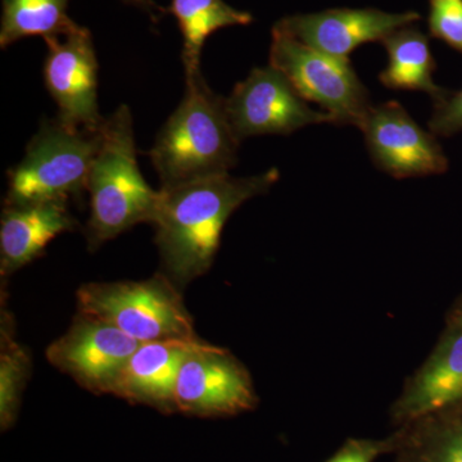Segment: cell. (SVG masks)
<instances>
[{
	"label": "cell",
	"instance_id": "5",
	"mask_svg": "<svg viewBox=\"0 0 462 462\" xmlns=\"http://www.w3.org/2000/svg\"><path fill=\"white\" fill-rule=\"evenodd\" d=\"M102 130L75 129L57 118L44 121L25 157L8 172L5 205L80 199L102 144Z\"/></svg>",
	"mask_w": 462,
	"mask_h": 462
},
{
	"label": "cell",
	"instance_id": "4",
	"mask_svg": "<svg viewBox=\"0 0 462 462\" xmlns=\"http://www.w3.org/2000/svg\"><path fill=\"white\" fill-rule=\"evenodd\" d=\"M78 307L141 343L199 339L180 288L162 273L142 282L85 284Z\"/></svg>",
	"mask_w": 462,
	"mask_h": 462
},
{
	"label": "cell",
	"instance_id": "11",
	"mask_svg": "<svg viewBox=\"0 0 462 462\" xmlns=\"http://www.w3.org/2000/svg\"><path fill=\"white\" fill-rule=\"evenodd\" d=\"M358 129L375 166L394 178L439 175L448 170V158L436 135L421 129L396 100L372 106Z\"/></svg>",
	"mask_w": 462,
	"mask_h": 462
},
{
	"label": "cell",
	"instance_id": "13",
	"mask_svg": "<svg viewBox=\"0 0 462 462\" xmlns=\"http://www.w3.org/2000/svg\"><path fill=\"white\" fill-rule=\"evenodd\" d=\"M462 401V327H448L433 354L407 383L392 409L397 427L419 420Z\"/></svg>",
	"mask_w": 462,
	"mask_h": 462
},
{
	"label": "cell",
	"instance_id": "16",
	"mask_svg": "<svg viewBox=\"0 0 462 462\" xmlns=\"http://www.w3.org/2000/svg\"><path fill=\"white\" fill-rule=\"evenodd\" d=\"M392 462H462V401L398 427Z\"/></svg>",
	"mask_w": 462,
	"mask_h": 462
},
{
	"label": "cell",
	"instance_id": "17",
	"mask_svg": "<svg viewBox=\"0 0 462 462\" xmlns=\"http://www.w3.org/2000/svg\"><path fill=\"white\" fill-rule=\"evenodd\" d=\"M388 53V66L379 75L380 83L389 89L424 91L437 102L447 93L433 80L436 60L430 41L419 30L406 26L382 42Z\"/></svg>",
	"mask_w": 462,
	"mask_h": 462
},
{
	"label": "cell",
	"instance_id": "23",
	"mask_svg": "<svg viewBox=\"0 0 462 462\" xmlns=\"http://www.w3.org/2000/svg\"><path fill=\"white\" fill-rule=\"evenodd\" d=\"M430 132L445 138L462 132V89L448 90L442 98L434 102Z\"/></svg>",
	"mask_w": 462,
	"mask_h": 462
},
{
	"label": "cell",
	"instance_id": "24",
	"mask_svg": "<svg viewBox=\"0 0 462 462\" xmlns=\"http://www.w3.org/2000/svg\"><path fill=\"white\" fill-rule=\"evenodd\" d=\"M448 322H454V324L461 325L462 327V298L460 302L456 305L455 309L452 310L451 315H449Z\"/></svg>",
	"mask_w": 462,
	"mask_h": 462
},
{
	"label": "cell",
	"instance_id": "21",
	"mask_svg": "<svg viewBox=\"0 0 462 462\" xmlns=\"http://www.w3.org/2000/svg\"><path fill=\"white\" fill-rule=\"evenodd\" d=\"M431 36L462 53V0H430Z\"/></svg>",
	"mask_w": 462,
	"mask_h": 462
},
{
	"label": "cell",
	"instance_id": "12",
	"mask_svg": "<svg viewBox=\"0 0 462 462\" xmlns=\"http://www.w3.org/2000/svg\"><path fill=\"white\" fill-rule=\"evenodd\" d=\"M419 20L420 14L416 12L387 14L374 8H343L285 17L276 25L309 47L348 60L365 42H383Z\"/></svg>",
	"mask_w": 462,
	"mask_h": 462
},
{
	"label": "cell",
	"instance_id": "14",
	"mask_svg": "<svg viewBox=\"0 0 462 462\" xmlns=\"http://www.w3.org/2000/svg\"><path fill=\"white\" fill-rule=\"evenodd\" d=\"M69 200L5 205L0 220V275L3 279L44 254L51 240L75 229Z\"/></svg>",
	"mask_w": 462,
	"mask_h": 462
},
{
	"label": "cell",
	"instance_id": "6",
	"mask_svg": "<svg viewBox=\"0 0 462 462\" xmlns=\"http://www.w3.org/2000/svg\"><path fill=\"white\" fill-rule=\"evenodd\" d=\"M270 66L287 78L300 98L318 103L333 124L358 127L372 108L349 60L309 47L278 25L273 29Z\"/></svg>",
	"mask_w": 462,
	"mask_h": 462
},
{
	"label": "cell",
	"instance_id": "8",
	"mask_svg": "<svg viewBox=\"0 0 462 462\" xmlns=\"http://www.w3.org/2000/svg\"><path fill=\"white\" fill-rule=\"evenodd\" d=\"M225 108L239 142L269 134L288 135L309 125L333 124L327 112L310 107L287 78L272 66L252 69L225 98Z\"/></svg>",
	"mask_w": 462,
	"mask_h": 462
},
{
	"label": "cell",
	"instance_id": "15",
	"mask_svg": "<svg viewBox=\"0 0 462 462\" xmlns=\"http://www.w3.org/2000/svg\"><path fill=\"white\" fill-rule=\"evenodd\" d=\"M197 340L142 343L125 365L115 396L145 404L157 411H176L175 392L181 365Z\"/></svg>",
	"mask_w": 462,
	"mask_h": 462
},
{
	"label": "cell",
	"instance_id": "1",
	"mask_svg": "<svg viewBox=\"0 0 462 462\" xmlns=\"http://www.w3.org/2000/svg\"><path fill=\"white\" fill-rule=\"evenodd\" d=\"M279 178L273 167L248 178L223 173L161 188L153 224L161 273L182 288L208 272L230 216L248 199L267 193Z\"/></svg>",
	"mask_w": 462,
	"mask_h": 462
},
{
	"label": "cell",
	"instance_id": "2",
	"mask_svg": "<svg viewBox=\"0 0 462 462\" xmlns=\"http://www.w3.org/2000/svg\"><path fill=\"white\" fill-rule=\"evenodd\" d=\"M240 142L225 98L209 89L202 72L187 76L180 106L170 116L149 152L162 188L229 173Z\"/></svg>",
	"mask_w": 462,
	"mask_h": 462
},
{
	"label": "cell",
	"instance_id": "22",
	"mask_svg": "<svg viewBox=\"0 0 462 462\" xmlns=\"http://www.w3.org/2000/svg\"><path fill=\"white\" fill-rule=\"evenodd\" d=\"M396 446V436L384 439L349 438L338 451L325 462H374L380 456L391 454Z\"/></svg>",
	"mask_w": 462,
	"mask_h": 462
},
{
	"label": "cell",
	"instance_id": "9",
	"mask_svg": "<svg viewBox=\"0 0 462 462\" xmlns=\"http://www.w3.org/2000/svg\"><path fill=\"white\" fill-rule=\"evenodd\" d=\"M142 343L109 322L79 312L65 336L47 348V360L96 394H114L125 365Z\"/></svg>",
	"mask_w": 462,
	"mask_h": 462
},
{
	"label": "cell",
	"instance_id": "18",
	"mask_svg": "<svg viewBox=\"0 0 462 462\" xmlns=\"http://www.w3.org/2000/svg\"><path fill=\"white\" fill-rule=\"evenodd\" d=\"M182 33V63L185 75L200 72L205 42L225 27L248 25L254 21L247 12L230 7L224 0H171L169 9Z\"/></svg>",
	"mask_w": 462,
	"mask_h": 462
},
{
	"label": "cell",
	"instance_id": "3",
	"mask_svg": "<svg viewBox=\"0 0 462 462\" xmlns=\"http://www.w3.org/2000/svg\"><path fill=\"white\" fill-rule=\"evenodd\" d=\"M102 144L91 165L88 245L99 248L135 225L154 224L161 191L152 189L136 162L132 112L121 106L103 126Z\"/></svg>",
	"mask_w": 462,
	"mask_h": 462
},
{
	"label": "cell",
	"instance_id": "20",
	"mask_svg": "<svg viewBox=\"0 0 462 462\" xmlns=\"http://www.w3.org/2000/svg\"><path fill=\"white\" fill-rule=\"evenodd\" d=\"M32 374L29 352L14 339V322L5 307L0 330V430L7 431L17 421L21 398Z\"/></svg>",
	"mask_w": 462,
	"mask_h": 462
},
{
	"label": "cell",
	"instance_id": "19",
	"mask_svg": "<svg viewBox=\"0 0 462 462\" xmlns=\"http://www.w3.org/2000/svg\"><path fill=\"white\" fill-rule=\"evenodd\" d=\"M69 0H3L0 45L3 50L21 39L67 35L78 27L67 14Z\"/></svg>",
	"mask_w": 462,
	"mask_h": 462
},
{
	"label": "cell",
	"instance_id": "7",
	"mask_svg": "<svg viewBox=\"0 0 462 462\" xmlns=\"http://www.w3.org/2000/svg\"><path fill=\"white\" fill-rule=\"evenodd\" d=\"M176 411L221 418L256 409L258 397L248 370L227 349L199 340L179 373Z\"/></svg>",
	"mask_w": 462,
	"mask_h": 462
},
{
	"label": "cell",
	"instance_id": "10",
	"mask_svg": "<svg viewBox=\"0 0 462 462\" xmlns=\"http://www.w3.org/2000/svg\"><path fill=\"white\" fill-rule=\"evenodd\" d=\"M45 87L58 107L57 120L75 129L99 132L106 120L99 114L98 60L87 27L45 39Z\"/></svg>",
	"mask_w": 462,
	"mask_h": 462
},
{
	"label": "cell",
	"instance_id": "25",
	"mask_svg": "<svg viewBox=\"0 0 462 462\" xmlns=\"http://www.w3.org/2000/svg\"><path fill=\"white\" fill-rule=\"evenodd\" d=\"M127 5H138V7L152 9L153 7V2L152 0H123Z\"/></svg>",
	"mask_w": 462,
	"mask_h": 462
}]
</instances>
